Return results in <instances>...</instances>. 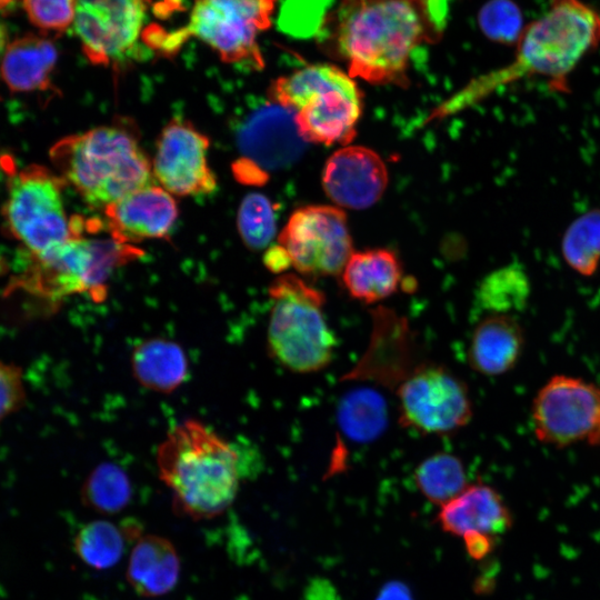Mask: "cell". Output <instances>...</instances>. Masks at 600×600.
<instances>
[{
    "label": "cell",
    "mask_w": 600,
    "mask_h": 600,
    "mask_svg": "<svg viewBox=\"0 0 600 600\" xmlns=\"http://www.w3.org/2000/svg\"><path fill=\"white\" fill-rule=\"evenodd\" d=\"M599 42L600 14L593 8L580 0H551L549 9L524 27L510 64L471 81L436 109L431 119L460 111L526 77L541 76L556 90H566L570 72Z\"/></svg>",
    "instance_id": "6da1fadb"
},
{
    "label": "cell",
    "mask_w": 600,
    "mask_h": 600,
    "mask_svg": "<svg viewBox=\"0 0 600 600\" xmlns=\"http://www.w3.org/2000/svg\"><path fill=\"white\" fill-rule=\"evenodd\" d=\"M159 477L172 493L177 512L210 519L233 502L241 477L234 448L202 422L188 419L174 426L158 446Z\"/></svg>",
    "instance_id": "7a4b0ae2"
},
{
    "label": "cell",
    "mask_w": 600,
    "mask_h": 600,
    "mask_svg": "<svg viewBox=\"0 0 600 600\" xmlns=\"http://www.w3.org/2000/svg\"><path fill=\"white\" fill-rule=\"evenodd\" d=\"M426 32L420 0H346L337 43L352 78L403 84Z\"/></svg>",
    "instance_id": "3957f363"
},
{
    "label": "cell",
    "mask_w": 600,
    "mask_h": 600,
    "mask_svg": "<svg viewBox=\"0 0 600 600\" xmlns=\"http://www.w3.org/2000/svg\"><path fill=\"white\" fill-rule=\"evenodd\" d=\"M50 159L59 177L96 208L153 184L152 164L123 123L62 138L50 149Z\"/></svg>",
    "instance_id": "277c9868"
},
{
    "label": "cell",
    "mask_w": 600,
    "mask_h": 600,
    "mask_svg": "<svg viewBox=\"0 0 600 600\" xmlns=\"http://www.w3.org/2000/svg\"><path fill=\"white\" fill-rule=\"evenodd\" d=\"M271 101L291 110L307 142L346 144L356 134L362 94L353 78L329 63L306 66L276 79Z\"/></svg>",
    "instance_id": "5b68a950"
},
{
    "label": "cell",
    "mask_w": 600,
    "mask_h": 600,
    "mask_svg": "<svg viewBox=\"0 0 600 600\" xmlns=\"http://www.w3.org/2000/svg\"><path fill=\"white\" fill-rule=\"evenodd\" d=\"M278 0H194L188 23L174 30L150 26L142 39L150 49L172 54L190 37L213 49L222 61L263 68L258 36L270 28Z\"/></svg>",
    "instance_id": "8992f818"
},
{
    "label": "cell",
    "mask_w": 600,
    "mask_h": 600,
    "mask_svg": "<svg viewBox=\"0 0 600 600\" xmlns=\"http://www.w3.org/2000/svg\"><path fill=\"white\" fill-rule=\"evenodd\" d=\"M143 256L133 244L110 239L72 238L44 253L30 256L10 290L58 302L76 293L102 300L112 271Z\"/></svg>",
    "instance_id": "52a82bcc"
},
{
    "label": "cell",
    "mask_w": 600,
    "mask_h": 600,
    "mask_svg": "<svg viewBox=\"0 0 600 600\" xmlns=\"http://www.w3.org/2000/svg\"><path fill=\"white\" fill-rule=\"evenodd\" d=\"M269 296L267 346L271 357L297 373L327 368L337 341L324 316V294L300 277L283 273L271 283Z\"/></svg>",
    "instance_id": "ba28073f"
},
{
    "label": "cell",
    "mask_w": 600,
    "mask_h": 600,
    "mask_svg": "<svg viewBox=\"0 0 600 600\" xmlns=\"http://www.w3.org/2000/svg\"><path fill=\"white\" fill-rule=\"evenodd\" d=\"M63 182L38 164H30L10 178L2 208L4 227L30 256L44 253L86 233L87 221L68 218L66 213Z\"/></svg>",
    "instance_id": "9c48e42d"
},
{
    "label": "cell",
    "mask_w": 600,
    "mask_h": 600,
    "mask_svg": "<svg viewBox=\"0 0 600 600\" xmlns=\"http://www.w3.org/2000/svg\"><path fill=\"white\" fill-rule=\"evenodd\" d=\"M399 421L421 434H451L472 417L466 382L443 364H416L397 387Z\"/></svg>",
    "instance_id": "30bf717a"
},
{
    "label": "cell",
    "mask_w": 600,
    "mask_h": 600,
    "mask_svg": "<svg viewBox=\"0 0 600 600\" xmlns=\"http://www.w3.org/2000/svg\"><path fill=\"white\" fill-rule=\"evenodd\" d=\"M531 420L537 439L544 444H600V387L578 377L556 374L536 394Z\"/></svg>",
    "instance_id": "8fae6325"
},
{
    "label": "cell",
    "mask_w": 600,
    "mask_h": 600,
    "mask_svg": "<svg viewBox=\"0 0 600 600\" xmlns=\"http://www.w3.org/2000/svg\"><path fill=\"white\" fill-rule=\"evenodd\" d=\"M278 244L286 251L291 267L310 277L341 273L353 252L344 211L323 204L296 210Z\"/></svg>",
    "instance_id": "7c38bea8"
},
{
    "label": "cell",
    "mask_w": 600,
    "mask_h": 600,
    "mask_svg": "<svg viewBox=\"0 0 600 600\" xmlns=\"http://www.w3.org/2000/svg\"><path fill=\"white\" fill-rule=\"evenodd\" d=\"M149 0H76L73 30L87 59L116 66L141 58Z\"/></svg>",
    "instance_id": "4fadbf2b"
},
{
    "label": "cell",
    "mask_w": 600,
    "mask_h": 600,
    "mask_svg": "<svg viewBox=\"0 0 600 600\" xmlns=\"http://www.w3.org/2000/svg\"><path fill=\"white\" fill-rule=\"evenodd\" d=\"M210 141L186 120L173 119L161 131L152 172L171 194L199 196L216 190L217 180L207 160Z\"/></svg>",
    "instance_id": "5bb4252c"
},
{
    "label": "cell",
    "mask_w": 600,
    "mask_h": 600,
    "mask_svg": "<svg viewBox=\"0 0 600 600\" xmlns=\"http://www.w3.org/2000/svg\"><path fill=\"white\" fill-rule=\"evenodd\" d=\"M306 142L294 113L273 101L252 110L238 131V146L244 160L262 171L293 163L302 154Z\"/></svg>",
    "instance_id": "9a60e30c"
},
{
    "label": "cell",
    "mask_w": 600,
    "mask_h": 600,
    "mask_svg": "<svg viewBox=\"0 0 600 600\" xmlns=\"http://www.w3.org/2000/svg\"><path fill=\"white\" fill-rule=\"evenodd\" d=\"M388 172L373 150L348 146L337 150L326 162L322 184L327 196L339 207L366 209L383 194Z\"/></svg>",
    "instance_id": "2e32d148"
},
{
    "label": "cell",
    "mask_w": 600,
    "mask_h": 600,
    "mask_svg": "<svg viewBox=\"0 0 600 600\" xmlns=\"http://www.w3.org/2000/svg\"><path fill=\"white\" fill-rule=\"evenodd\" d=\"M373 330L367 352L343 380H370L398 387L416 367L412 363V332L404 318L374 310Z\"/></svg>",
    "instance_id": "e0dca14e"
},
{
    "label": "cell",
    "mask_w": 600,
    "mask_h": 600,
    "mask_svg": "<svg viewBox=\"0 0 600 600\" xmlns=\"http://www.w3.org/2000/svg\"><path fill=\"white\" fill-rule=\"evenodd\" d=\"M104 214L111 237L133 244L168 236L177 220L178 207L170 192L153 183L107 206Z\"/></svg>",
    "instance_id": "ac0fdd59"
},
{
    "label": "cell",
    "mask_w": 600,
    "mask_h": 600,
    "mask_svg": "<svg viewBox=\"0 0 600 600\" xmlns=\"http://www.w3.org/2000/svg\"><path fill=\"white\" fill-rule=\"evenodd\" d=\"M437 521L444 532L460 538L470 532L497 538L512 527L511 512L501 494L481 482L469 483L456 498L442 504Z\"/></svg>",
    "instance_id": "d6986e66"
},
{
    "label": "cell",
    "mask_w": 600,
    "mask_h": 600,
    "mask_svg": "<svg viewBox=\"0 0 600 600\" xmlns=\"http://www.w3.org/2000/svg\"><path fill=\"white\" fill-rule=\"evenodd\" d=\"M524 331L512 314H486L476 326L468 347L471 369L488 377L501 376L519 362Z\"/></svg>",
    "instance_id": "ffe728a7"
},
{
    "label": "cell",
    "mask_w": 600,
    "mask_h": 600,
    "mask_svg": "<svg viewBox=\"0 0 600 600\" xmlns=\"http://www.w3.org/2000/svg\"><path fill=\"white\" fill-rule=\"evenodd\" d=\"M58 60L54 43L46 37L26 34L8 44L0 66L1 78L12 92L51 89Z\"/></svg>",
    "instance_id": "44dd1931"
},
{
    "label": "cell",
    "mask_w": 600,
    "mask_h": 600,
    "mask_svg": "<svg viewBox=\"0 0 600 600\" xmlns=\"http://www.w3.org/2000/svg\"><path fill=\"white\" fill-rule=\"evenodd\" d=\"M180 564L177 549L170 540L147 534L138 539L131 551L127 579L138 594L160 597L178 583Z\"/></svg>",
    "instance_id": "7402d4cb"
},
{
    "label": "cell",
    "mask_w": 600,
    "mask_h": 600,
    "mask_svg": "<svg viewBox=\"0 0 600 600\" xmlns=\"http://www.w3.org/2000/svg\"><path fill=\"white\" fill-rule=\"evenodd\" d=\"M342 282L356 300L379 302L394 293L402 269L397 256L387 249L352 252L341 271Z\"/></svg>",
    "instance_id": "603a6c76"
},
{
    "label": "cell",
    "mask_w": 600,
    "mask_h": 600,
    "mask_svg": "<svg viewBox=\"0 0 600 600\" xmlns=\"http://www.w3.org/2000/svg\"><path fill=\"white\" fill-rule=\"evenodd\" d=\"M131 369L139 384L146 389L170 393L186 380L188 360L177 342L151 338L133 348Z\"/></svg>",
    "instance_id": "cb8c5ba5"
},
{
    "label": "cell",
    "mask_w": 600,
    "mask_h": 600,
    "mask_svg": "<svg viewBox=\"0 0 600 600\" xmlns=\"http://www.w3.org/2000/svg\"><path fill=\"white\" fill-rule=\"evenodd\" d=\"M140 537L141 529L133 520H124L121 524L97 520L77 532L73 547L83 563L96 570H106L120 561L127 543Z\"/></svg>",
    "instance_id": "d4e9b609"
},
{
    "label": "cell",
    "mask_w": 600,
    "mask_h": 600,
    "mask_svg": "<svg viewBox=\"0 0 600 600\" xmlns=\"http://www.w3.org/2000/svg\"><path fill=\"white\" fill-rule=\"evenodd\" d=\"M531 292L527 272L518 263L504 266L480 283L476 301L487 314H512L522 311Z\"/></svg>",
    "instance_id": "484cf974"
},
{
    "label": "cell",
    "mask_w": 600,
    "mask_h": 600,
    "mask_svg": "<svg viewBox=\"0 0 600 600\" xmlns=\"http://www.w3.org/2000/svg\"><path fill=\"white\" fill-rule=\"evenodd\" d=\"M413 480L419 492L439 507L469 484L462 460L449 452H438L423 459L413 472Z\"/></svg>",
    "instance_id": "4316f807"
},
{
    "label": "cell",
    "mask_w": 600,
    "mask_h": 600,
    "mask_svg": "<svg viewBox=\"0 0 600 600\" xmlns=\"http://www.w3.org/2000/svg\"><path fill=\"white\" fill-rule=\"evenodd\" d=\"M566 263L581 276H592L600 262V209L577 217L561 240Z\"/></svg>",
    "instance_id": "83f0119b"
},
{
    "label": "cell",
    "mask_w": 600,
    "mask_h": 600,
    "mask_svg": "<svg viewBox=\"0 0 600 600\" xmlns=\"http://www.w3.org/2000/svg\"><path fill=\"white\" fill-rule=\"evenodd\" d=\"M132 496L128 474L117 464L104 462L97 466L81 488L83 504L93 511L113 514L123 510Z\"/></svg>",
    "instance_id": "f1b7e54d"
},
{
    "label": "cell",
    "mask_w": 600,
    "mask_h": 600,
    "mask_svg": "<svg viewBox=\"0 0 600 600\" xmlns=\"http://www.w3.org/2000/svg\"><path fill=\"white\" fill-rule=\"evenodd\" d=\"M384 404L369 390L349 393L339 408V421L343 432L358 441L378 436L384 426Z\"/></svg>",
    "instance_id": "f546056e"
},
{
    "label": "cell",
    "mask_w": 600,
    "mask_h": 600,
    "mask_svg": "<svg viewBox=\"0 0 600 600\" xmlns=\"http://www.w3.org/2000/svg\"><path fill=\"white\" fill-rule=\"evenodd\" d=\"M237 226L244 243L254 250L268 247L276 233V210L263 194L249 193L240 203Z\"/></svg>",
    "instance_id": "4dcf8cb0"
},
{
    "label": "cell",
    "mask_w": 600,
    "mask_h": 600,
    "mask_svg": "<svg viewBox=\"0 0 600 600\" xmlns=\"http://www.w3.org/2000/svg\"><path fill=\"white\" fill-rule=\"evenodd\" d=\"M478 21L483 33L491 40L517 43L524 27L519 7L511 0H490L479 11Z\"/></svg>",
    "instance_id": "1f68e13d"
},
{
    "label": "cell",
    "mask_w": 600,
    "mask_h": 600,
    "mask_svg": "<svg viewBox=\"0 0 600 600\" xmlns=\"http://www.w3.org/2000/svg\"><path fill=\"white\" fill-rule=\"evenodd\" d=\"M23 8L33 26L59 34L73 23L76 0H23Z\"/></svg>",
    "instance_id": "d6a6232c"
},
{
    "label": "cell",
    "mask_w": 600,
    "mask_h": 600,
    "mask_svg": "<svg viewBox=\"0 0 600 600\" xmlns=\"http://www.w3.org/2000/svg\"><path fill=\"white\" fill-rule=\"evenodd\" d=\"M26 399L22 369L16 363L0 360V426L23 407Z\"/></svg>",
    "instance_id": "836d02e7"
},
{
    "label": "cell",
    "mask_w": 600,
    "mask_h": 600,
    "mask_svg": "<svg viewBox=\"0 0 600 600\" xmlns=\"http://www.w3.org/2000/svg\"><path fill=\"white\" fill-rule=\"evenodd\" d=\"M494 539L496 537L478 532L462 537L468 556L474 560H481L493 551Z\"/></svg>",
    "instance_id": "e575fe53"
},
{
    "label": "cell",
    "mask_w": 600,
    "mask_h": 600,
    "mask_svg": "<svg viewBox=\"0 0 600 600\" xmlns=\"http://www.w3.org/2000/svg\"><path fill=\"white\" fill-rule=\"evenodd\" d=\"M263 261L268 269L273 272H283L291 267L286 251L279 244L269 248Z\"/></svg>",
    "instance_id": "d590c367"
},
{
    "label": "cell",
    "mask_w": 600,
    "mask_h": 600,
    "mask_svg": "<svg viewBox=\"0 0 600 600\" xmlns=\"http://www.w3.org/2000/svg\"><path fill=\"white\" fill-rule=\"evenodd\" d=\"M376 600H413V597L403 583L389 582L383 586Z\"/></svg>",
    "instance_id": "8d00e7d4"
},
{
    "label": "cell",
    "mask_w": 600,
    "mask_h": 600,
    "mask_svg": "<svg viewBox=\"0 0 600 600\" xmlns=\"http://www.w3.org/2000/svg\"><path fill=\"white\" fill-rule=\"evenodd\" d=\"M333 587L326 581L312 582L306 592V600H337Z\"/></svg>",
    "instance_id": "74e56055"
},
{
    "label": "cell",
    "mask_w": 600,
    "mask_h": 600,
    "mask_svg": "<svg viewBox=\"0 0 600 600\" xmlns=\"http://www.w3.org/2000/svg\"><path fill=\"white\" fill-rule=\"evenodd\" d=\"M8 43V29L4 22L0 19V57L6 51Z\"/></svg>",
    "instance_id": "f35d334b"
},
{
    "label": "cell",
    "mask_w": 600,
    "mask_h": 600,
    "mask_svg": "<svg viewBox=\"0 0 600 600\" xmlns=\"http://www.w3.org/2000/svg\"><path fill=\"white\" fill-rule=\"evenodd\" d=\"M14 0H0V10L10 6Z\"/></svg>",
    "instance_id": "ab89813d"
}]
</instances>
